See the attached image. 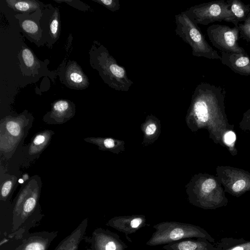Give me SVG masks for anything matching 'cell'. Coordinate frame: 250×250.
I'll return each mask as SVG.
<instances>
[{
    "label": "cell",
    "mask_w": 250,
    "mask_h": 250,
    "mask_svg": "<svg viewBox=\"0 0 250 250\" xmlns=\"http://www.w3.org/2000/svg\"><path fill=\"white\" fill-rule=\"evenodd\" d=\"M155 231L146 242L149 246L168 244L188 238H202L214 243L215 239L203 228L189 223L166 221L153 226Z\"/></svg>",
    "instance_id": "3957f363"
},
{
    "label": "cell",
    "mask_w": 250,
    "mask_h": 250,
    "mask_svg": "<svg viewBox=\"0 0 250 250\" xmlns=\"http://www.w3.org/2000/svg\"><path fill=\"white\" fill-rule=\"evenodd\" d=\"M175 20V33L191 47L193 56L221 60V56L208 43L197 24L184 11L176 15Z\"/></svg>",
    "instance_id": "277c9868"
},
{
    "label": "cell",
    "mask_w": 250,
    "mask_h": 250,
    "mask_svg": "<svg viewBox=\"0 0 250 250\" xmlns=\"http://www.w3.org/2000/svg\"><path fill=\"white\" fill-rule=\"evenodd\" d=\"M103 5L111 12H114L120 8L119 0H92Z\"/></svg>",
    "instance_id": "603a6c76"
},
{
    "label": "cell",
    "mask_w": 250,
    "mask_h": 250,
    "mask_svg": "<svg viewBox=\"0 0 250 250\" xmlns=\"http://www.w3.org/2000/svg\"><path fill=\"white\" fill-rule=\"evenodd\" d=\"M21 62L24 68L31 74H35L40 67V62L32 51L28 47H22L20 53Z\"/></svg>",
    "instance_id": "ffe728a7"
},
{
    "label": "cell",
    "mask_w": 250,
    "mask_h": 250,
    "mask_svg": "<svg viewBox=\"0 0 250 250\" xmlns=\"http://www.w3.org/2000/svg\"><path fill=\"white\" fill-rule=\"evenodd\" d=\"M199 188L192 203L205 209H215L228 205L225 191L217 176L208 174L201 176Z\"/></svg>",
    "instance_id": "5b68a950"
},
{
    "label": "cell",
    "mask_w": 250,
    "mask_h": 250,
    "mask_svg": "<svg viewBox=\"0 0 250 250\" xmlns=\"http://www.w3.org/2000/svg\"><path fill=\"white\" fill-rule=\"evenodd\" d=\"M65 85L76 90L86 89L89 85V80L80 66L75 61H69L64 74Z\"/></svg>",
    "instance_id": "4fadbf2b"
},
{
    "label": "cell",
    "mask_w": 250,
    "mask_h": 250,
    "mask_svg": "<svg viewBox=\"0 0 250 250\" xmlns=\"http://www.w3.org/2000/svg\"><path fill=\"white\" fill-rule=\"evenodd\" d=\"M6 128L13 136H17L20 134L21 128L19 125L14 121H9L6 124Z\"/></svg>",
    "instance_id": "484cf974"
},
{
    "label": "cell",
    "mask_w": 250,
    "mask_h": 250,
    "mask_svg": "<svg viewBox=\"0 0 250 250\" xmlns=\"http://www.w3.org/2000/svg\"><path fill=\"white\" fill-rule=\"evenodd\" d=\"M12 183L11 181H7L3 185L1 190V196L2 198H5L11 191Z\"/></svg>",
    "instance_id": "4316f807"
},
{
    "label": "cell",
    "mask_w": 250,
    "mask_h": 250,
    "mask_svg": "<svg viewBox=\"0 0 250 250\" xmlns=\"http://www.w3.org/2000/svg\"><path fill=\"white\" fill-rule=\"evenodd\" d=\"M238 28L240 37L247 42H250V13L243 23H239Z\"/></svg>",
    "instance_id": "7402d4cb"
},
{
    "label": "cell",
    "mask_w": 250,
    "mask_h": 250,
    "mask_svg": "<svg viewBox=\"0 0 250 250\" xmlns=\"http://www.w3.org/2000/svg\"><path fill=\"white\" fill-rule=\"evenodd\" d=\"M217 247L220 250H250V241H246L242 238H224Z\"/></svg>",
    "instance_id": "44dd1931"
},
{
    "label": "cell",
    "mask_w": 250,
    "mask_h": 250,
    "mask_svg": "<svg viewBox=\"0 0 250 250\" xmlns=\"http://www.w3.org/2000/svg\"><path fill=\"white\" fill-rule=\"evenodd\" d=\"M84 239L90 244L89 250H125L128 247L118 234L101 228L94 229L91 236Z\"/></svg>",
    "instance_id": "9c48e42d"
},
{
    "label": "cell",
    "mask_w": 250,
    "mask_h": 250,
    "mask_svg": "<svg viewBox=\"0 0 250 250\" xmlns=\"http://www.w3.org/2000/svg\"><path fill=\"white\" fill-rule=\"evenodd\" d=\"M47 6L42 11L47 18V23L40 21V24L42 38L45 35L47 42L53 44L59 39L60 34V12L57 7Z\"/></svg>",
    "instance_id": "7c38bea8"
},
{
    "label": "cell",
    "mask_w": 250,
    "mask_h": 250,
    "mask_svg": "<svg viewBox=\"0 0 250 250\" xmlns=\"http://www.w3.org/2000/svg\"></svg>",
    "instance_id": "1f68e13d"
},
{
    "label": "cell",
    "mask_w": 250,
    "mask_h": 250,
    "mask_svg": "<svg viewBox=\"0 0 250 250\" xmlns=\"http://www.w3.org/2000/svg\"><path fill=\"white\" fill-rule=\"evenodd\" d=\"M156 128V126L154 124H150L147 126L146 128V133L148 135H152L154 133Z\"/></svg>",
    "instance_id": "83f0119b"
},
{
    "label": "cell",
    "mask_w": 250,
    "mask_h": 250,
    "mask_svg": "<svg viewBox=\"0 0 250 250\" xmlns=\"http://www.w3.org/2000/svg\"><path fill=\"white\" fill-rule=\"evenodd\" d=\"M90 63L97 70L104 82L110 87L121 91H128L133 82L127 75L126 70L119 65L107 48L95 42L89 50Z\"/></svg>",
    "instance_id": "7a4b0ae2"
},
{
    "label": "cell",
    "mask_w": 250,
    "mask_h": 250,
    "mask_svg": "<svg viewBox=\"0 0 250 250\" xmlns=\"http://www.w3.org/2000/svg\"><path fill=\"white\" fill-rule=\"evenodd\" d=\"M165 250H220L207 239L202 238L179 240L163 246Z\"/></svg>",
    "instance_id": "2e32d148"
},
{
    "label": "cell",
    "mask_w": 250,
    "mask_h": 250,
    "mask_svg": "<svg viewBox=\"0 0 250 250\" xmlns=\"http://www.w3.org/2000/svg\"><path fill=\"white\" fill-rule=\"evenodd\" d=\"M5 2L10 8L22 14L35 12L44 8L42 3L35 0H6Z\"/></svg>",
    "instance_id": "d6986e66"
},
{
    "label": "cell",
    "mask_w": 250,
    "mask_h": 250,
    "mask_svg": "<svg viewBox=\"0 0 250 250\" xmlns=\"http://www.w3.org/2000/svg\"><path fill=\"white\" fill-rule=\"evenodd\" d=\"M106 225L124 233L130 243L132 241L128 235L134 233L142 228L149 226L147 224L146 217L144 215L116 216L109 220Z\"/></svg>",
    "instance_id": "30bf717a"
},
{
    "label": "cell",
    "mask_w": 250,
    "mask_h": 250,
    "mask_svg": "<svg viewBox=\"0 0 250 250\" xmlns=\"http://www.w3.org/2000/svg\"><path fill=\"white\" fill-rule=\"evenodd\" d=\"M239 127L243 131H250V108L243 113Z\"/></svg>",
    "instance_id": "d4e9b609"
},
{
    "label": "cell",
    "mask_w": 250,
    "mask_h": 250,
    "mask_svg": "<svg viewBox=\"0 0 250 250\" xmlns=\"http://www.w3.org/2000/svg\"><path fill=\"white\" fill-rule=\"evenodd\" d=\"M45 141V137L42 135H37L34 140L33 143L36 145L42 144Z\"/></svg>",
    "instance_id": "f1b7e54d"
},
{
    "label": "cell",
    "mask_w": 250,
    "mask_h": 250,
    "mask_svg": "<svg viewBox=\"0 0 250 250\" xmlns=\"http://www.w3.org/2000/svg\"><path fill=\"white\" fill-rule=\"evenodd\" d=\"M229 9L232 14L231 22L238 27L239 22L244 21L250 12V4H246L239 0H228Z\"/></svg>",
    "instance_id": "ac0fdd59"
},
{
    "label": "cell",
    "mask_w": 250,
    "mask_h": 250,
    "mask_svg": "<svg viewBox=\"0 0 250 250\" xmlns=\"http://www.w3.org/2000/svg\"><path fill=\"white\" fill-rule=\"evenodd\" d=\"M221 61L235 73L250 75V57L246 52L242 53L221 52Z\"/></svg>",
    "instance_id": "5bb4252c"
},
{
    "label": "cell",
    "mask_w": 250,
    "mask_h": 250,
    "mask_svg": "<svg viewBox=\"0 0 250 250\" xmlns=\"http://www.w3.org/2000/svg\"><path fill=\"white\" fill-rule=\"evenodd\" d=\"M225 95L220 86L202 82L193 91L191 111L197 125L208 129L213 142L227 148L228 138L235 133L225 113Z\"/></svg>",
    "instance_id": "6da1fadb"
},
{
    "label": "cell",
    "mask_w": 250,
    "mask_h": 250,
    "mask_svg": "<svg viewBox=\"0 0 250 250\" xmlns=\"http://www.w3.org/2000/svg\"><path fill=\"white\" fill-rule=\"evenodd\" d=\"M88 226V218L84 219L68 236L62 240L54 250H78L84 238Z\"/></svg>",
    "instance_id": "e0dca14e"
},
{
    "label": "cell",
    "mask_w": 250,
    "mask_h": 250,
    "mask_svg": "<svg viewBox=\"0 0 250 250\" xmlns=\"http://www.w3.org/2000/svg\"><path fill=\"white\" fill-rule=\"evenodd\" d=\"M35 12L32 15L21 14L16 17L19 20L20 27L23 34L29 40L30 39L32 42L37 43H40V41L43 40V38L40 24V19H35Z\"/></svg>",
    "instance_id": "9a60e30c"
},
{
    "label": "cell",
    "mask_w": 250,
    "mask_h": 250,
    "mask_svg": "<svg viewBox=\"0 0 250 250\" xmlns=\"http://www.w3.org/2000/svg\"><path fill=\"white\" fill-rule=\"evenodd\" d=\"M104 145L107 148H111L114 146V141L112 139H106L104 142Z\"/></svg>",
    "instance_id": "f546056e"
},
{
    "label": "cell",
    "mask_w": 250,
    "mask_h": 250,
    "mask_svg": "<svg viewBox=\"0 0 250 250\" xmlns=\"http://www.w3.org/2000/svg\"><path fill=\"white\" fill-rule=\"evenodd\" d=\"M87 250H89L88 249H87Z\"/></svg>",
    "instance_id": "4dcf8cb0"
},
{
    "label": "cell",
    "mask_w": 250,
    "mask_h": 250,
    "mask_svg": "<svg viewBox=\"0 0 250 250\" xmlns=\"http://www.w3.org/2000/svg\"><path fill=\"white\" fill-rule=\"evenodd\" d=\"M207 33L213 46L222 52H246L237 42L239 36L238 27L231 28L225 25L212 24L207 28Z\"/></svg>",
    "instance_id": "ba28073f"
},
{
    "label": "cell",
    "mask_w": 250,
    "mask_h": 250,
    "mask_svg": "<svg viewBox=\"0 0 250 250\" xmlns=\"http://www.w3.org/2000/svg\"><path fill=\"white\" fill-rule=\"evenodd\" d=\"M70 105L68 101L60 100L56 101L53 104L54 111L58 114L65 113L69 108Z\"/></svg>",
    "instance_id": "cb8c5ba5"
},
{
    "label": "cell",
    "mask_w": 250,
    "mask_h": 250,
    "mask_svg": "<svg viewBox=\"0 0 250 250\" xmlns=\"http://www.w3.org/2000/svg\"><path fill=\"white\" fill-rule=\"evenodd\" d=\"M216 176L225 192L239 197L250 190V173L243 169L229 166H219Z\"/></svg>",
    "instance_id": "52a82bcc"
},
{
    "label": "cell",
    "mask_w": 250,
    "mask_h": 250,
    "mask_svg": "<svg viewBox=\"0 0 250 250\" xmlns=\"http://www.w3.org/2000/svg\"><path fill=\"white\" fill-rule=\"evenodd\" d=\"M57 235L55 231L29 232L20 239L21 243L14 250H48Z\"/></svg>",
    "instance_id": "8fae6325"
},
{
    "label": "cell",
    "mask_w": 250,
    "mask_h": 250,
    "mask_svg": "<svg viewBox=\"0 0 250 250\" xmlns=\"http://www.w3.org/2000/svg\"><path fill=\"white\" fill-rule=\"evenodd\" d=\"M229 6L224 0H215L195 5L184 12L197 24L207 25L222 21L231 22L232 14Z\"/></svg>",
    "instance_id": "8992f818"
}]
</instances>
